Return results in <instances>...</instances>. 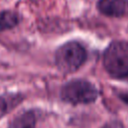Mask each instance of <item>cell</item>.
<instances>
[{
  "label": "cell",
  "mask_w": 128,
  "mask_h": 128,
  "mask_svg": "<svg viewBox=\"0 0 128 128\" xmlns=\"http://www.w3.org/2000/svg\"><path fill=\"white\" fill-rule=\"evenodd\" d=\"M103 67L107 74L117 80H128V42H111L103 53Z\"/></svg>",
  "instance_id": "cell-1"
},
{
  "label": "cell",
  "mask_w": 128,
  "mask_h": 128,
  "mask_svg": "<svg viewBox=\"0 0 128 128\" xmlns=\"http://www.w3.org/2000/svg\"><path fill=\"white\" fill-rule=\"evenodd\" d=\"M87 60L85 47L77 41H69L61 45L55 52V64L64 73L77 71Z\"/></svg>",
  "instance_id": "cell-2"
},
{
  "label": "cell",
  "mask_w": 128,
  "mask_h": 128,
  "mask_svg": "<svg viewBox=\"0 0 128 128\" xmlns=\"http://www.w3.org/2000/svg\"><path fill=\"white\" fill-rule=\"evenodd\" d=\"M97 87L85 79H73L63 85L60 91L61 99L69 104H91L98 98Z\"/></svg>",
  "instance_id": "cell-3"
},
{
  "label": "cell",
  "mask_w": 128,
  "mask_h": 128,
  "mask_svg": "<svg viewBox=\"0 0 128 128\" xmlns=\"http://www.w3.org/2000/svg\"><path fill=\"white\" fill-rule=\"evenodd\" d=\"M98 10L108 17H123L128 14V0H98Z\"/></svg>",
  "instance_id": "cell-4"
},
{
  "label": "cell",
  "mask_w": 128,
  "mask_h": 128,
  "mask_svg": "<svg viewBox=\"0 0 128 128\" xmlns=\"http://www.w3.org/2000/svg\"><path fill=\"white\" fill-rule=\"evenodd\" d=\"M23 99L24 97L19 93H7L0 95V118L4 117L16 108Z\"/></svg>",
  "instance_id": "cell-5"
},
{
  "label": "cell",
  "mask_w": 128,
  "mask_h": 128,
  "mask_svg": "<svg viewBox=\"0 0 128 128\" xmlns=\"http://www.w3.org/2000/svg\"><path fill=\"white\" fill-rule=\"evenodd\" d=\"M36 114L32 110L24 111L10 122L8 128H36Z\"/></svg>",
  "instance_id": "cell-6"
},
{
  "label": "cell",
  "mask_w": 128,
  "mask_h": 128,
  "mask_svg": "<svg viewBox=\"0 0 128 128\" xmlns=\"http://www.w3.org/2000/svg\"><path fill=\"white\" fill-rule=\"evenodd\" d=\"M20 21L19 15L14 11H1L0 12V32L14 28Z\"/></svg>",
  "instance_id": "cell-7"
},
{
  "label": "cell",
  "mask_w": 128,
  "mask_h": 128,
  "mask_svg": "<svg viewBox=\"0 0 128 128\" xmlns=\"http://www.w3.org/2000/svg\"><path fill=\"white\" fill-rule=\"evenodd\" d=\"M101 128H124V125L122 124L121 121H118V120H111V121L107 122L106 124H104Z\"/></svg>",
  "instance_id": "cell-8"
},
{
  "label": "cell",
  "mask_w": 128,
  "mask_h": 128,
  "mask_svg": "<svg viewBox=\"0 0 128 128\" xmlns=\"http://www.w3.org/2000/svg\"><path fill=\"white\" fill-rule=\"evenodd\" d=\"M118 95H119V98H120L124 103H126V104L128 105V93H127V92H121V93H119Z\"/></svg>",
  "instance_id": "cell-9"
}]
</instances>
